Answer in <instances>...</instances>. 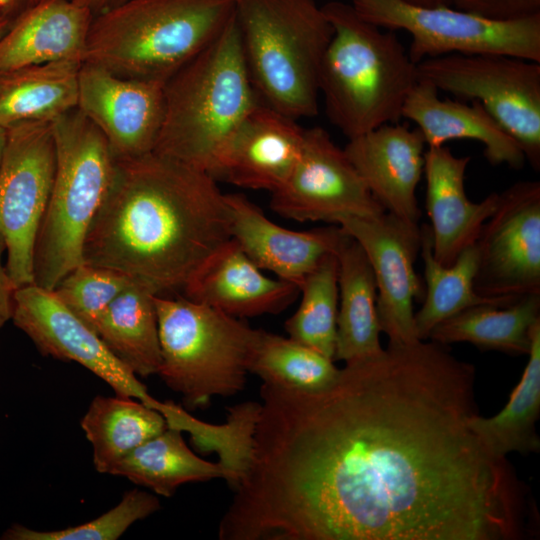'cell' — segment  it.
Masks as SVG:
<instances>
[{
    "label": "cell",
    "mask_w": 540,
    "mask_h": 540,
    "mask_svg": "<svg viewBox=\"0 0 540 540\" xmlns=\"http://www.w3.org/2000/svg\"><path fill=\"white\" fill-rule=\"evenodd\" d=\"M430 340V339H428ZM473 364L388 343L318 390L263 382L232 540H522L527 486L470 429Z\"/></svg>",
    "instance_id": "1"
},
{
    "label": "cell",
    "mask_w": 540,
    "mask_h": 540,
    "mask_svg": "<svg viewBox=\"0 0 540 540\" xmlns=\"http://www.w3.org/2000/svg\"><path fill=\"white\" fill-rule=\"evenodd\" d=\"M225 194L209 173L152 151L115 159L83 262L119 271L156 295L181 290L222 244Z\"/></svg>",
    "instance_id": "2"
},
{
    "label": "cell",
    "mask_w": 540,
    "mask_h": 540,
    "mask_svg": "<svg viewBox=\"0 0 540 540\" xmlns=\"http://www.w3.org/2000/svg\"><path fill=\"white\" fill-rule=\"evenodd\" d=\"M322 9L333 28L319 76L328 119L348 139L398 123L418 76L395 31L367 22L348 2Z\"/></svg>",
    "instance_id": "3"
},
{
    "label": "cell",
    "mask_w": 540,
    "mask_h": 540,
    "mask_svg": "<svg viewBox=\"0 0 540 540\" xmlns=\"http://www.w3.org/2000/svg\"><path fill=\"white\" fill-rule=\"evenodd\" d=\"M164 98L154 151L210 174L226 141L261 104L243 57L235 13L220 34L164 84Z\"/></svg>",
    "instance_id": "4"
},
{
    "label": "cell",
    "mask_w": 540,
    "mask_h": 540,
    "mask_svg": "<svg viewBox=\"0 0 540 540\" xmlns=\"http://www.w3.org/2000/svg\"><path fill=\"white\" fill-rule=\"evenodd\" d=\"M234 9L230 0H125L93 16L83 61L165 84L220 34Z\"/></svg>",
    "instance_id": "5"
},
{
    "label": "cell",
    "mask_w": 540,
    "mask_h": 540,
    "mask_svg": "<svg viewBox=\"0 0 540 540\" xmlns=\"http://www.w3.org/2000/svg\"><path fill=\"white\" fill-rule=\"evenodd\" d=\"M235 19L259 100L295 120L318 113L319 76L333 28L316 0H238Z\"/></svg>",
    "instance_id": "6"
},
{
    "label": "cell",
    "mask_w": 540,
    "mask_h": 540,
    "mask_svg": "<svg viewBox=\"0 0 540 540\" xmlns=\"http://www.w3.org/2000/svg\"><path fill=\"white\" fill-rule=\"evenodd\" d=\"M51 125L56 169L33 254L34 284L48 290L83 263L85 238L115 165L106 138L77 107Z\"/></svg>",
    "instance_id": "7"
},
{
    "label": "cell",
    "mask_w": 540,
    "mask_h": 540,
    "mask_svg": "<svg viewBox=\"0 0 540 540\" xmlns=\"http://www.w3.org/2000/svg\"><path fill=\"white\" fill-rule=\"evenodd\" d=\"M154 300L165 384L192 409L241 392L262 330L185 296Z\"/></svg>",
    "instance_id": "8"
},
{
    "label": "cell",
    "mask_w": 540,
    "mask_h": 540,
    "mask_svg": "<svg viewBox=\"0 0 540 540\" xmlns=\"http://www.w3.org/2000/svg\"><path fill=\"white\" fill-rule=\"evenodd\" d=\"M367 22L411 35L408 55L417 64L448 54H501L540 62V15L493 21L447 5L408 0H348Z\"/></svg>",
    "instance_id": "9"
},
{
    "label": "cell",
    "mask_w": 540,
    "mask_h": 540,
    "mask_svg": "<svg viewBox=\"0 0 540 540\" xmlns=\"http://www.w3.org/2000/svg\"><path fill=\"white\" fill-rule=\"evenodd\" d=\"M418 80L477 101L540 169V62L501 54H448L416 64Z\"/></svg>",
    "instance_id": "10"
},
{
    "label": "cell",
    "mask_w": 540,
    "mask_h": 540,
    "mask_svg": "<svg viewBox=\"0 0 540 540\" xmlns=\"http://www.w3.org/2000/svg\"><path fill=\"white\" fill-rule=\"evenodd\" d=\"M56 149L51 122L7 128L0 165V235L15 288L33 284L36 237L52 191Z\"/></svg>",
    "instance_id": "11"
},
{
    "label": "cell",
    "mask_w": 540,
    "mask_h": 540,
    "mask_svg": "<svg viewBox=\"0 0 540 540\" xmlns=\"http://www.w3.org/2000/svg\"><path fill=\"white\" fill-rule=\"evenodd\" d=\"M11 320L43 355L79 363L111 386L116 395L137 399L159 411L169 426L178 427L186 421L184 409L152 397L137 375L51 290L34 283L16 288Z\"/></svg>",
    "instance_id": "12"
},
{
    "label": "cell",
    "mask_w": 540,
    "mask_h": 540,
    "mask_svg": "<svg viewBox=\"0 0 540 540\" xmlns=\"http://www.w3.org/2000/svg\"><path fill=\"white\" fill-rule=\"evenodd\" d=\"M475 245L478 294L508 303L540 294V182L518 181L498 193Z\"/></svg>",
    "instance_id": "13"
},
{
    "label": "cell",
    "mask_w": 540,
    "mask_h": 540,
    "mask_svg": "<svg viewBox=\"0 0 540 540\" xmlns=\"http://www.w3.org/2000/svg\"><path fill=\"white\" fill-rule=\"evenodd\" d=\"M270 207L298 222L336 224L346 216H374L385 210L326 130L305 129L300 156L285 183L271 193Z\"/></svg>",
    "instance_id": "14"
},
{
    "label": "cell",
    "mask_w": 540,
    "mask_h": 540,
    "mask_svg": "<svg viewBox=\"0 0 540 540\" xmlns=\"http://www.w3.org/2000/svg\"><path fill=\"white\" fill-rule=\"evenodd\" d=\"M363 249L377 287V314L389 343L419 341L413 302L421 293L415 262L421 249V228L388 212L346 216L336 222Z\"/></svg>",
    "instance_id": "15"
},
{
    "label": "cell",
    "mask_w": 540,
    "mask_h": 540,
    "mask_svg": "<svg viewBox=\"0 0 540 540\" xmlns=\"http://www.w3.org/2000/svg\"><path fill=\"white\" fill-rule=\"evenodd\" d=\"M77 108L101 131L115 159L154 151L164 118V84L118 76L83 61Z\"/></svg>",
    "instance_id": "16"
},
{
    "label": "cell",
    "mask_w": 540,
    "mask_h": 540,
    "mask_svg": "<svg viewBox=\"0 0 540 540\" xmlns=\"http://www.w3.org/2000/svg\"><path fill=\"white\" fill-rule=\"evenodd\" d=\"M304 132L295 119L261 103L226 141L210 175L238 187L272 193L296 165Z\"/></svg>",
    "instance_id": "17"
},
{
    "label": "cell",
    "mask_w": 540,
    "mask_h": 540,
    "mask_svg": "<svg viewBox=\"0 0 540 540\" xmlns=\"http://www.w3.org/2000/svg\"><path fill=\"white\" fill-rule=\"evenodd\" d=\"M225 201L231 239L262 271L298 287L324 257L338 252L347 236L337 224L307 231L281 227L243 194H225Z\"/></svg>",
    "instance_id": "18"
},
{
    "label": "cell",
    "mask_w": 540,
    "mask_h": 540,
    "mask_svg": "<svg viewBox=\"0 0 540 540\" xmlns=\"http://www.w3.org/2000/svg\"><path fill=\"white\" fill-rule=\"evenodd\" d=\"M425 145L417 128L392 123L348 139L343 149L385 212L418 224L421 211L416 190L423 174Z\"/></svg>",
    "instance_id": "19"
},
{
    "label": "cell",
    "mask_w": 540,
    "mask_h": 540,
    "mask_svg": "<svg viewBox=\"0 0 540 540\" xmlns=\"http://www.w3.org/2000/svg\"><path fill=\"white\" fill-rule=\"evenodd\" d=\"M470 160V156H455L445 145L428 147L424 154L432 254L445 267L451 266L466 248L476 243L498 201L495 192L480 202L468 198L465 175Z\"/></svg>",
    "instance_id": "20"
},
{
    "label": "cell",
    "mask_w": 540,
    "mask_h": 540,
    "mask_svg": "<svg viewBox=\"0 0 540 540\" xmlns=\"http://www.w3.org/2000/svg\"><path fill=\"white\" fill-rule=\"evenodd\" d=\"M182 292L194 302L244 318L280 313L297 298L299 287L265 275L230 238L203 262Z\"/></svg>",
    "instance_id": "21"
},
{
    "label": "cell",
    "mask_w": 540,
    "mask_h": 540,
    "mask_svg": "<svg viewBox=\"0 0 540 540\" xmlns=\"http://www.w3.org/2000/svg\"><path fill=\"white\" fill-rule=\"evenodd\" d=\"M402 117L413 121L428 147L444 145L455 139L481 142L484 156L494 165L520 169L525 162L517 141L477 101L441 99L430 83L418 80L409 93Z\"/></svg>",
    "instance_id": "22"
},
{
    "label": "cell",
    "mask_w": 540,
    "mask_h": 540,
    "mask_svg": "<svg viewBox=\"0 0 540 540\" xmlns=\"http://www.w3.org/2000/svg\"><path fill=\"white\" fill-rule=\"evenodd\" d=\"M91 11L72 0L25 8L0 38V71L61 60L83 62Z\"/></svg>",
    "instance_id": "23"
},
{
    "label": "cell",
    "mask_w": 540,
    "mask_h": 540,
    "mask_svg": "<svg viewBox=\"0 0 540 540\" xmlns=\"http://www.w3.org/2000/svg\"><path fill=\"white\" fill-rule=\"evenodd\" d=\"M337 256L339 299L334 361L348 363L383 350L377 287L363 249L348 234Z\"/></svg>",
    "instance_id": "24"
},
{
    "label": "cell",
    "mask_w": 540,
    "mask_h": 540,
    "mask_svg": "<svg viewBox=\"0 0 540 540\" xmlns=\"http://www.w3.org/2000/svg\"><path fill=\"white\" fill-rule=\"evenodd\" d=\"M81 64L61 60L0 71V125L52 122L76 108Z\"/></svg>",
    "instance_id": "25"
},
{
    "label": "cell",
    "mask_w": 540,
    "mask_h": 540,
    "mask_svg": "<svg viewBox=\"0 0 540 540\" xmlns=\"http://www.w3.org/2000/svg\"><path fill=\"white\" fill-rule=\"evenodd\" d=\"M110 474L125 477L164 497L173 496L185 483L217 478H223L227 483L231 480V474L223 464L197 456L187 446L182 431L171 427L129 452Z\"/></svg>",
    "instance_id": "26"
},
{
    "label": "cell",
    "mask_w": 540,
    "mask_h": 540,
    "mask_svg": "<svg viewBox=\"0 0 540 540\" xmlns=\"http://www.w3.org/2000/svg\"><path fill=\"white\" fill-rule=\"evenodd\" d=\"M538 322L540 294H533L505 307L485 304L467 308L437 324L428 339L444 345L466 342L481 350L527 355Z\"/></svg>",
    "instance_id": "27"
},
{
    "label": "cell",
    "mask_w": 540,
    "mask_h": 540,
    "mask_svg": "<svg viewBox=\"0 0 540 540\" xmlns=\"http://www.w3.org/2000/svg\"><path fill=\"white\" fill-rule=\"evenodd\" d=\"M155 293L133 281L106 308L95 332L135 375L157 374L161 364Z\"/></svg>",
    "instance_id": "28"
},
{
    "label": "cell",
    "mask_w": 540,
    "mask_h": 540,
    "mask_svg": "<svg viewBox=\"0 0 540 540\" xmlns=\"http://www.w3.org/2000/svg\"><path fill=\"white\" fill-rule=\"evenodd\" d=\"M99 473L110 474L129 452L167 427L165 417L145 403L129 397L96 396L81 419Z\"/></svg>",
    "instance_id": "29"
},
{
    "label": "cell",
    "mask_w": 540,
    "mask_h": 540,
    "mask_svg": "<svg viewBox=\"0 0 540 540\" xmlns=\"http://www.w3.org/2000/svg\"><path fill=\"white\" fill-rule=\"evenodd\" d=\"M528 362L504 408L492 417L478 413L468 425L483 446L497 457L511 452L538 453L540 438L536 423L540 415V322L532 332Z\"/></svg>",
    "instance_id": "30"
},
{
    "label": "cell",
    "mask_w": 540,
    "mask_h": 540,
    "mask_svg": "<svg viewBox=\"0 0 540 540\" xmlns=\"http://www.w3.org/2000/svg\"><path fill=\"white\" fill-rule=\"evenodd\" d=\"M420 228V254L426 292L421 308L414 314L415 331L419 340H428L430 332L437 324L467 308L485 304L500 307L512 304L481 296L474 289L478 259L475 244L466 248L451 266L445 267L433 257L430 226L424 224Z\"/></svg>",
    "instance_id": "31"
},
{
    "label": "cell",
    "mask_w": 540,
    "mask_h": 540,
    "mask_svg": "<svg viewBox=\"0 0 540 540\" xmlns=\"http://www.w3.org/2000/svg\"><path fill=\"white\" fill-rule=\"evenodd\" d=\"M300 304L285 322L288 337L334 360L338 314V256L331 253L299 285Z\"/></svg>",
    "instance_id": "32"
},
{
    "label": "cell",
    "mask_w": 540,
    "mask_h": 540,
    "mask_svg": "<svg viewBox=\"0 0 540 540\" xmlns=\"http://www.w3.org/2000/svg\"><path fill=\"white\" fill-rule=\"evenodd\" d=\"M334 360L290 337L262 330L250 373L263 382L300 390H318L330 385L339 368Z\"/></svg>",
    "instance_id": "33"
},
{
    "label": "cell",
    "mask_w": 540,
    "mask_h": 540,
    "mask_svg": "<svg viewBox=\"0 0 540 540\" xmlns=\"http://www.w3.org/2000/svg\"><path fill=\"white\" fill-rule=\"evenodd\" d=\"M160 509L159 499L147 491L133 489L101 516L60 530L39 531L15 523L1 535L2 540H116L136 521Z\"/></svg>",
    "instance_id": "34"
},
{
    "label": "cell",
    "mask_w": 540,
    "mask_h": 540,
    "mask_svg": "<svg viewBox=\"0 0 540 540\" xmlns=\"http://www.w3.org/2000/svg\"><path fill=\"white\" fill-rule=\"evenodd\" d=\"M133 281L119 271L83 262L51 291L71 313L95 331L106 308Z\"/></svg>",
    "instance_id": "35"
},
{
    "label": "cell",
    "mask_w": 540,
    "mask_h": 540,
    "mask_svg": "<svg viewBox=\"0 0 540 540\" xmlns=\"http://www.w3.org/2000/svg\"><path fill=\"white\" fill-rule=\"evenodd\" d=\"M451 6L501 22L540 15V0H451Z\"/></svg>",
    "instance_id": "36"
},
{
    "label": "cell",
    "mask_w": 540,
    "mask_h": 540,
    "mask_svg": "<svg viewBox=\"0 0 540 540\" xmlns=\"http://www.w3.org/2000/svg\"><path fill=\"white\" fill-rule=\"evenodd\" d=\"M6 247L0 235V330L11 320L13 312V296L15 287L9 277L5 264L2 262Z\"/></svg>",
    "instance_id": "37"
},
{
    "label": "cell",
    "mask_w": 540,
    "mask_h": 540,
    "mask_svg": "<svg viewBox=\"0 0 540 540\" xmlns=\"http://www.w3.org/2000/svg\"><path fill=\"white\" fill-rule=\"evenodd\" d=\"M77 5L85 7L91 11L93 16L100 14L125 0H72Z\"/></svg>",
    "instance_id": "38"
},
{
    "label": "cell",
    "mask_w": 540,
    "mask_h": 540,
    "mask_svg": "<svg viewBox=\"0 0 540 540\" xmlns=\"http://www.w3.org/2000/svg\"><path fill=\"white\" fill-rule=\"evenodd\" d=\"M21 12H19V11H7V12L0 13V38L5 34V32L12 25L15 18Z\"/></svg>",
    "instance_id": "39"
},
{
    "label": "cell",
    "mask_w": 540,
    "mask_h": 540,
    "mask_svg": "<svg viewBox=\"0 0 540 540\" xmlns=\"http://www.w3.org/2000/svg\"><path fill=\"white\" fill-rule=\"evenodd\" d=\"M25 5L21 0H0V13L7 11H23Z\"/></svg>",
    "instance_id": "40"
},
{
    "label": "cell",
    "mask_w": 540,
    "mask_h": 540,
    "mask_svg": "<svg viewBox=\"0 0 540 540\" xmlns=\"http://www.w3.org/2000/svg\"><path fill=\"white\" fill-rule=\"evenodd\" d=\"M414 4L423 5V6H438V5H447L451 6V0H408Z\"/></svg>",
    "instance_id": "41"
},
{
    "label": "cell",
    "mask_w": 540,
    "mask_h": 540,
    "mask_svg": "<svg viewBox=\"0 0 540 540\" xmlns=\"http://www.w3.org/2000/svg\"><path fill=\"white\" fill-rule=\"evenodd\" d=\"M7 141V129L0 125V165L2 162L5 146Z\"/></svg>",
    "instance_id": "42"
},
{
    "label": "cell",
    "mask_w": 540,
    "mask_h": 540,
    "mask_svg": "<svg viewBox=\"0 0 540 540\" xmlns=\"http://www.w3.org/2000/svg\"><path fill=\"white\" fill-rule=\"evenodd\" d=\"M21 1L25 5V7H29L45 0H21Z\"/></svg>",
    "instance_id": "43"
},
{
    "label": "cell",
    "mask_w": 540,
    "mask_h": 540,
    "mask_svg": "<svg viewBox=\"0 0 540 540\" xmlns=\"http://www.w3.org/2000/svg\"><path fill=\"white\" fill-rule=\"evenodd\" d=\"M230 1H233V2L235 3V2L238 1V0H230Z\"/></svg>",
    "instance_id": "44"
}]
</instances>
